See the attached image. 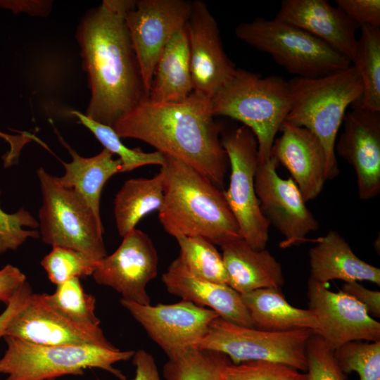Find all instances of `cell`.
<instances>
[{"instance_id":"cell-25","label":"cell","mask_w":380,"mask_h":380,"mask_svg":"<svg viewBox=\"0 0 380 380\" xmlns=\"http://www.w3.org/2000/svg\"><path fill=\"white\" fill-rule=\"evenodd\" d=\"M253 328L268 331L318 329L317 318L310 309L292 306L281 289L265 288L241 294Z\"/></svg>"},{"instance_id":"cell-32","label":"cell","mask_w":380,"mask_h":380,"mask_svg":"<svg viewBox=\"0 0 380 380\" xmlns=\"http://www.w3.org/2000/svg\"><path fill=\"white\" fill-rule=\"evenodd\" d=\"M71 114L92 132L105 149L118 156L122 165V172H129L147 165H164L165 157L161 153L157 151L147 153L139 148H129L121 141L113 127L96 122L77 110L71 111Z\"/></svg>"},{"instance_id":"cell-20","label":"cell","mask_w":380,"mask_h":380,"mask_svg":"<svg viewBox=\"0 0 380 380\" xmlns=\"http://www.w3.org/2000/svg\"><path fill=\"white\" fill-rule=\"evenodd\" d=\"M275 18L311 34L352 63L360 27L338 6L326 0H283Z\"/></svg>"},{"instance_id":"cell-37","label":"cell","mask_w":380,"mask_h":380,"mask_svg":"<svg viewBox=\"0 0 380 380\" xmlns=\"http://www.w3.org/2000/svg\"><path fill=\"white\" fill-rule=\"evenodd\" d=\"M308 380H344L330 349L321 337L312 334L306 348Z\"/></svg>"},{"instance_id":"cell-35","label":"cell","mask_w":380,"mask_h":380,"mask_svg":"<svg viewBox=\"0 0 380 380\" xmlns=\"http://www.w3.org/2000/svg\"><path fill=\"white\" fill-rule=\"evenodd\" d=\"M223 380H308L306 372L289 365L270 361L239 364L229 362L223 369Z\"/></svg>"},{"instance_id":"cell-27","label":"cell","mask_w":380,"mask_h":380,"mask_svg":"<svg viewBox=\"0 0 380 380\" xmlns=\"http://www.w3.org/2000/svg\"><path fill=\"white\" fill-rule=\"evenodd\" d=\"M164 171L151 178H132L125 182L114 201L117 229L124 237L147 214L159 210L164 201Z\"/></svg>"},{"instance_id":"cell-31","label":"cell","mask_w":380,"mask_h":380,"mask_svg":"<svg viewBox=\"0 0 380 380\" xmlns=\"http://www.w3.org/2000/svg\"><path fill=\"white\" fill-rule=\"evenodd\" d=\"M45 298L55 311L69 320L87 328L100 327L95 314L96 299L84 291L80 278L58 285L53 293H45Z\"/></svg>"},{"instance_id":"cell-21","label":"cell","mask_w":380,"mask_h":380,"mask_svg":"<svg viewBox=\"0 0 380 380\" xmlns=\"http://www.w3.org/2000/svg\"><path fill=\"white\" fill-rule=\"evenodd\" d=\"M168 293L182 300L211 309L220 317L236 324L253 327L241 294L227 284L200 279L189 272L178 258L162 276Z\"/></svg>"},{"instance_id":"cell-2","label":"cell","mask_w":380,"mask_h":380,"mask_svg":"<svg viewBox=\"0 0 380 380\" xmlns=\"http://www.w3.org/2000/svg\"><path fill=\"white\" fill-rule=\"evenodd\" d=\"M214 117L210 99L193 91L177 103L146 99L113 128L120 138L144 141L222 186L229 160L221 144L223 126Z\"/></svg>"},{"instance_id":"cell-24","label":"cell","mask_w":380,"mask_h":380,"mask_svg":"<svg viewBox=\"0 0 380 380\" xmlns=\"http://www.w3.org/2000/svg\"><path fill=\"white\" fill-rule=\"evenodd\" d=\"M192 92L185 26L177 30L165 46L156 64L147 99L153 102L177 103L185 100Z\"/></svg>"},{"instance_id":"cell-22","label":"cell","mask_w":380,"mask_h":380,"mask_svg":"<svg viewBox=\"0 0 380 380\" xmlns=\"http://www.w3.org/2000/svg\"><path fill=\"white\" fill-rule=\"evenodd\" d=\"M220 247L227 284L240 294L260 289H281L284 284L281 264L266 248L256 250L242 238Z\"/></svg>"},{"instance_id":"cell-28","label":"cell","mask_w":380,"mask_h":380,"mask_svg":"<svg viewBox=\"0 0 380 380\" xmlns=\"http://www.w3.org/2000/svg\"><path fill=\"white\" fill-rule=\"evenodd\" d=\"M360 29L351 63L360 77L363 91L353 104L380 112V27L363 25Z\"/></svg>"},{"instance_id":"cell-1","label":"cell","mask_w":380,"mask_h":380,"mask_svg":"<svg viewBox=\"0 0 380 380\" xmlns=\"http://www.w3.org/2000/svg\"><path fill=\"white\" fill-rule=\"evenodd\" d=\"M133 1L104 0L84 15L77 30L91 90L84 115L111 127L148 99L125 21Z\"/></svg>"},{"instance_id":"cell-38","label":"cell","mask_w":380,"mask_h":380,"mask_svg":"<svg viewBox=\"0 0 380 380\" xmlns=\"http://www.w3.org/2000/svg\"><path fill=\"white\" fill-rule=\"evenodd\" d=\"M336 3L360 27H380L379 0H336Z\"/></svg>"},{"instance_id":"cell-45","label":"cell","mask_w":380,"mask_h":380,"mask_svg":"<svg viewBox=\"0 0 380 380\" xmlns=\"http://www.w3.org/2000/svg\"><path fill=\"white\" fill-rule=\"evenodd\" d=\"M44 380H56V379H44Z\"/></svg>"},{"instance_id":"cell-33","label":"cell","mask_w":380,"mask_h":380,"mask_svg":"<svg viewBox=\"0 0 380 380\" xmlns=\"http://www.w3.org/2000/svg\"><path fill=\"white\" fill-rule=\"evenodd\" d=\"M343 373L356 372L360 380H380V341H353L334 351Z\"/></svg>"},{"instance_id":"cell-4","label":"cell","mask_w":380,"mask_h":380,"mask_svg":"<svg viewBox=\"0 0 380 380\" xmlns=\"http://www.w3.org/2000/svg\"><path fill=\"white\" fill-rule=\"evenodd\" d=\"M289 82L291 110L286 122L308 129L321 142L326 154L327 179L339 174L334 151L337 133L350 105L362 94V84L353 65L317 78L295 77Z\"/></svg>"},{"instance_id":"cell-43","label":"cell","mask_w":380,"mask_h":380,"mask_svg":"<svg viewBox=\"0 0 380 380\" xmlns=\"http://www.w3.org/2000/svg\"><path fill=\"white\" fill-rule=\"evenodd\" d=\"M0 5L13 11L25 12L34 16H46L49 14L52 3L50 1H2Z\"/></svg>"},{"instance_id":"cell-8","label":"cell","mask_w":380,"mask_h":380,"mask_svg":"<svg viewBox=\"0 0 380 380\" xmlns=\"http://www.w3.org/2000/svg\"><path fill=\"white\" fill-rule=\"evenodd\" d=\"M37 175L42 194L39 211L42 241L52 247L80 251L98 261L106 257L101 217L77 191L62 186L43 167Z\"/></svg>"},{"instance_id":"cell-18","label":"cell","mask_w":380,"mask_h":380,"mask_svg":"<svg viewBox=\"0 0 380 380\" xmlns=\"http://www.w3.org/2000/svg\"><path fill=\"white\" fill-rule=\"evenodd\" d=\"M5 336L44 346L95 345L117 348L106 338L101 327H82L55 311L47 303L45 293L30 295L9 323Z\"/></svg>"},{"instance_id":"cell-29","label":"cell","mask_w":380,"mask_h":380,"mask_svg":"<svg viewBox=\"0 0 380 380\" xmlns=\"http://www.w3.org/2000/svg\"><path fill=\"white\" fill-rule=\"evenodd\" d=\"M229 362L222 353L192 348L168 359L163 367V377L165 380H223V369Z\"/></svg>"},{"instance_id":"cell-44","label":"cell","mask_w":380,"mask_h":380,"mask_svg":"<svg viewBox=\"0 0 380 380\" xmlns=\"http://www.w3.org/2000/svg\"><path fill=\"white\" fill-rule=\"evenodd\" d=\"M0 137L5 139L10 144V151L6 156L5 163L11 165L18 161L22 148L32 140V136L28 134L13 136L3 133L0 131Z\"/></svg>"},{"instance_id":"cell-13","label":"cell","mask_w":380,"mask_h":380,"mask_svg":"<svg viewBox=\"0 0 380 380\" xmlns=\"http://www.w3.org/2000/svg\"><path fill=\"white\" fill-rule=\"evenodd\" d=\"M278 161L270 156L259 162L255 175V189L262 213L284 237L281 248L300 244L319 228V222L307 208L303 197L291 178L277 173Z\"/></svg>"},{"instance_id":"cell-7","label":"cell","mask_w":380,"mask_h":380,"mask_svg":"<svg viewBox=\"0 0 380 380\" xmlns=\"http://www.w3.org/2000/svg\"><path fill=\"white\" fill-rule=\"evenodd\" d=\"M7 348L0 359V374L6 380H44L82 375L84 370H105L120 380L125 375L113 365L130 360L134 350H120L95 345L44 346L5 336Z\"/></svg>"},{"instance_id":"cell-17","label":"cell","mask_w":380,"mask_h":380,"mask_svg":"<svg viewBox=\"0 0 380 380\" xmlns=\"http://www.w3.org/2000/svg\"><path fill=\"white\" fill-rule=\"evenodd\" d=\"M351 106L334 151L353 166L360 198L369 200L380 193V112Z\"/></svg>"},{"instance_id":"cell-41","label":"cell","mask_w":380,"mask_h":380,"mask_svg":"<svg viewBox=\"0 0 380 380\" xmlns=\"http://www.w3.org/2000/svg\"><path fill=\"white\" fill-rule=\"evenodd\" d=\"M132 363L135 366V376L132 380H160L154 357L144 349L134 351Z\"/></svg>"},{"instance_id":"cell-26","label":"cell","mask_w":380,"mask_h":380,"mask_svg":"<svg viewBox=\"0 0 380 380\" xmlns=\"http://www.w3.org/2000/svg\"><path fill=\"white\" fill-rule=\"evenodd\" d=\"M58 137L72 157L70 163L62 161L65 173L62 177H57L58 181L62 186L77 191L95 214L101 217L100 197L102 189L110 177L122 172L120 160L114 159L113 154L105 148L94 156L82 157L59 134Z\"/></svg>"},{"instance_id":"cell-42","label":"cell","mask_w":380,"mask_h":380,"mask_svg":"<svg viewBox=\"0 0 380 380\" xmlns=\"http://www.w3.org/2000/svg\"><path fill=\"white\" fill-rule=\"evenodd\" d=\"M32 293L31 286L26 281L13 300L6 305L5 310L0 315V338L5 336L9 323L24 307Z\"/></svg>"},{"instance_id":"cell-3","label":"cell","mask_w":380,"mask_h":380,"mask_svg":"<svg viewBox=\"0 0 380 380\" xmlns=\"http://www.w3.org/2000/svg\"><path fill=\"white\" fill-rule=\"evenodd\" d=\"M164 157V201L158 218L165 232L174 237L201 236L220 246L241 238L217 186L184 162Z\"/></svg>"},{"instance_id":"cell-34","label":"cell","mask_w":380,"mask_h":380,"mask_svg":"<svg viewBox=\"0 0 380 380\" xmlns=\"http://www.w3.org/2000/svg\"><path fill=\"white\" fill-rule=\"evenodd\" d=\"M99 261L80 251L56 246L41 265L49 280L58 286L72 278L92 275Z\"/></svg>"},{"instance_id":"cell-5","label":"cell","mask_w":380,"mask_h":380,"mask_svg":"<svg viewBox=\"0 0 380 380\" xmlns=\"http://www.w3.org/2000/svg\"><path fill=\"white\" fill-rule=\"evenodd\" d=\"M214 116L241 122L254 134L259 162L270 158L277 133L291 110L289 82L280 76L236 68L232 78L210 99Z\"/></svg>"},{"instance_id":"cell-11","label":"cell","mask_w":380,"mask_h":380,"mask_svg":"<svg viewBox=\"0 0 380 380\" xmlns=\"http://www.w3.org/2000/svg\"><path fill=\"white\" fill-rule=\"evenodd\" d=\"M192 1L137 0L125 14V21L139 64L147 95L158 59L168 41L184 27Z\"/></svg>"},{"instance_id":"cell-10","label":"cell","mask_w":380,"mask_h":380,"mask_svg":"<svg viewBox=\"0 0 380 380\" xmlns=\"http://www.w3.org/2000/svg\"><path fill=\"white\" fill-rule=\"evenodd\" d=\"M221 144L231 168L228 189L222 191L224 198L237 222L241 237L252 248L265 249L270 224L261 212L255 189L259 164L256 138L248 127L242 125L222 132Z\"/></svg>"},{"instance_id":"cell-14","label":"cell","mask_w":380,"mask_h":380,"mask_svg":"<svg viewBox=\"0 0 380 380\" xmlns=\"http://www.w3.org/2000/svg\"><path fill=\"white\" fill-rule=\"evenodd\" d=\"M117 250L100 260L92 274L95 281L113 288L123 300L150 305L148 283L158 274V256L151 238L134 229Z\"/></svg>"},{"instance_id":"cell-39","label":"cell","mask_w":380,"mask_h":380,"mask_svg":"<svg viewBox=\"0 0 380 380\" xmlns=\"http://www.w3.org/2000/svg\"><path fill=\"white\" fill-rule=\"evenodd\" d=\"M341 291L365 306L372 317H380V292L366 289L358 281L344 282Z\"/></svg>"},{"instance_id":"cell-40","label":"cell","mask_w":380,"mask_h":380,"mask_svg":"<svg viewBox=\"0 0 380 380\" xmlns=\"http://www.w3.org/2000/svg\"><path fill=\"white\" fill-rule=\"evenodd\" d=\"M26 281V276L18 267L4 266L0 270V300L7 305Z\"/></svg>"},{"instance_id":"cell-16","label":"cell","mask_w":380,"mask_h":380,"mask_svg":"<svg viewBox=\"0 0 380 380\" xmlns=\"http://www.w3.org/2000/svg\"><path fill=\"white\" fill-rule=\"evenodd\" d=\"M186 30L193 91L211 99L232 78L236 68L227 56L218 24L203 1H192Z\"/></svg>"},{"instance_id":"cell-30","label":"cell","mask_w":380,"mask_h":380,"mask_svg":"<svg viewBox=\"0 0 380 380\" xmlns=\"http://www.w3.org/2000/svg\"><path fill=\"white\" fill-rule=\"evenodd\" d=\"M175 238L179 246L177 258L189 272L202 279L227 284L222 254L213 243L201 236Z\"/></svg>"},{"instance_id":"cell-36","label":"cell","mask_w":380,"mask_h":380,"mask_svg":"<svg viewBox=\"0 0 380 380\" xmlns=\"http://www.w3.org/2000/svg\"><path fill=\"white\" fill-rule=\"evenodd\" d=\"M23 227L36 229L39 222L24 208L8 214L0 208V254L8 250H16L27 238H38L37 230H25Z\"/></svg>"},{"instance_id":"cell-23","label":"cell","mask_w":380,"mask_h":380,"mask_svg":"<svg viewBox=\"0 0 380 380\" xmlns=\"http://www.w3.org/2000/svg\"><path fill=\"white\" fill-rule=\"evenodd\" d=\"M310 279L327 284L368 281L380 285V269L358 258L337 232L330 230L309 250Z\"/></svg>"},{"instance_id":"cell-19","label":"cell","mask_w":380,"mask_h":380,"mask_svg":"<svg viewBox=\"0 0 380 380\" xmlns=\"http://www.w3.org/2000/svg\"><path fill=\"white\" fill-rule=\"evenodd\" d=\"M274 139L270 156L290 172L305 202L315 199L322 191L327 179L324 149L310 130L286 121Z\"/></svg>"},{"instance_id":"cell-6","label":"cell","mask_w":380,"mask_h":380,"mask_svg":"<svg viewBox=\"0 0 380 380\" xmlns=\"http://www.w3.org/2000/svg\"><path fill=\"white\" fill-rule=\"evenodd\" d=\"M236 37L270 55L289 72L301 78H317L351 65L350 61L306 31L277 18H256L239 24Z\"/></svg>"},{"instance_id":"cell-9","label":"cell","mask_w":380,"mask_h":380,"mask_svg":"<svg viewBox=\"0 0 380 380\" xmlns=\"http://www.w3.org/2000/svg\"><path fill=\"white\" fill-rule=\"evenodd\" d=\"M309 329L268 331L246 327L220 317L210 324L196 348L222 353L233 364L251 361L282 363L306 372Z\"/></svg>"},{"instance_id":"cell-15","label":"cell","mask_w":380,"mask_h":380,"mask_svg":"<svg viewBox=\"0 0 380 380\" xmlns=\"http://www.w3.org/2000/svg\"><path fill=\"white\" fill-rule=\"evenodd\" d=\"M327 284L309 279V309L315 314L318 329L313 334L335 350L353 341H380V323L369 315L360 302L342 291L329 290Z\"/></svg>"},{"instance_id":"cell-12","label":"cell","mask_w":380,"mask_h":380,"mask_svg":"<svg viewBox=\"0 0 380 380\" xmlns=\"http://www.w3.org/2000/svg\"><path fill=\"white\" fill-rule=\"evenodd\" d=\"M120 303L168 359L196 348L212 322L220 317L211 309L184 300L145 305L121 299Z\"/></svg>"}]
</instances>
